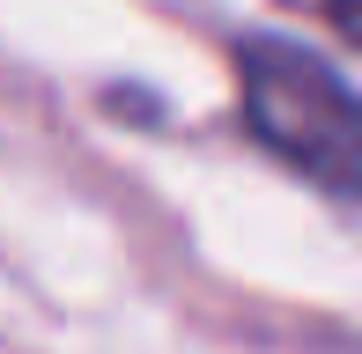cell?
<instances>
[{
  "label": "cell",
  "instance_id": "cell-1",
  "mask_svg": "<svg viewBox=\"0 0 362 354\" xmlns=\"http://www.w3.org/2000/svg\"><path fill=\"white\" fill-rule=\"evenodd\" d=\"M237 89L244 118L281 163L318 177L325 192H362V96L340 82L325 59L281 37L237 44Z\"/></svg>",
  "mask_w": 362,
  "mask_h": 354
},
{
  "label": "cell",
  "instance_id": "cell-2",
  "mask_svg": "<svg viewBox=\"0 0 362 354\" xmlns=\"http://www.w3.org/2000/svg\"><path fill=\"white\" fill-rule=\"evenodd\" d=\"M325 23H333L340 37H348L355 52H362V0H325Z\"/></svg>",
  "mask_w": 362,
  "mask_h": 354
}]
</instances>
